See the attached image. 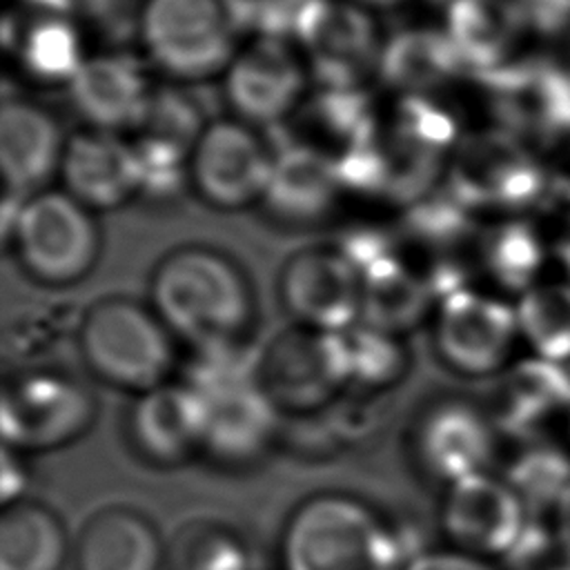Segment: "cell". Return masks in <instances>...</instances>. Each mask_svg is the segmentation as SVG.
Wrapping results in <instances>:
<instances>
[{"label":"cell","mask_w":570,"mask_h":570,"mask_svg":"<svg viewBox=\"0 0 570 570\" xmlns=\"http://www.w3.org/2000/svg\"><path fill=\"white\" fill-rule=\"evenodd\" d=\"M149 305L176 341L196 347L243 343L254 321V292L245 272L223 252L185 245L158 261Z\"/></svg>","instance_id":"6da1fadb"},{"label":"cell","mask_w":570,"mask_h":570,"mask_svg":"<svg viewBox=\"0 0 570 570\" xmlns=\"http://www.w3.org/2000/svg\"><path fill=\"white\" fill-rule=\"evenodd\" d=\"M407 561L394 525L345 492L312 494L283 523V570H405Z\"/></svg>","instance_id":"7a4b0ae2"},{"label":"cell","mask_w":570,"mask_h":570,"mask_svg":"<svg viewBox=\"0 0 570 570\" xmlns=\"http://www.w3.org/2000/svg\"><path fill=\"white\" fill-rule=\"evenodd\" d=\"M76 347L96 379L134 394L171 381L178 367L176 336L151 305L129 296L94 301L76 325Z\"/></svg>","instance_id":"3957f363"},{"label":"cell","mask_w":570,"mask_h":570,"mask_svg":"<svg viewBox=\"0 0 570 570\" xmlns=\"http://www.w3.org/2000/svg\"><path fill=\"white\" fill-rule=\"evenodd\" d=\"M252 0H145L142 45L169 76L200 80L229 67L252 29Z\"/></svg>","instance_id":"277c9868"},{"label":"cell","mask_w":570,"mask_h":570,"mask_svg":"<svg viewBox=\"0 0 570 570\" xmlns=\"http://www.w3.org/2000/svg\"><path fill=\"white\" fill-rule=\"evenodd\" d=\"M4 245L27 276L49 287L82 281L100 254V234L89 207L67 191H36L22 200Z\"/></svg>","instance_id":"5b68a950"},{"label":"cell","mask_w":570,"mask_h":570,"mask_svg":"<svg viewBox=\"0 0 570 570\" xmlns=\"http://www.w3.org/2000/svg\"><path fill=\"white\" fill-rule=\"evenodd\" d=\"M430 334L439 361L465 379L501 376L523 345L514 301L476 285L436 303Z\"/></svg>","instance_id":"8992f818"},{"label":"cell","mask_w":570,"mask_h":570,"mask_svg":"<svg viewBox=\"0 0 570 570\" xmlns=\"http://www.w3.org/2000/svg\"><path fill=\"white\" fill-rule=\"evenodd\" d=\"M445 176V187L470 212H517L548 189L546 163L532 145L497 127L463 136L450 154Z\"/></svg>","instance_id":"52a82bcc"},{"label":"cell","mask_w":570,"mask_h":570,"mask_svg":"<svg viewBox=\"0 0 570 570\" xmlns=\"http://www.w3.org/2000/svg\"><path fill=\"white\" fill-rule=\"evenodd\" d=\"M256 383L289 416L327 412L345 392L341 336L287 325L256 354Z\"/></svg>","instance_id":"ba28073f"},{"label":"cell","mask_w":570,"mask_h":570,"mask_svg":"<svg viewBox=\"0 0 570 570\" xmlns=\"http://www.w3.org/2000/svg\"><path fill=\"white\" fill-rule=\"evenodd\" d=\"M94 414L91 392L73 376L49 367L20 370L2 385V445L16 452L58 450L82 436Z\"/></svg>","instance_id":"9c48e42d"},{"label":"cell","mask_w":570,"mask_h":570,"mask_svg":"<svg viewBox=\"0 0 570 570\" xmlns=\"http://www.w3.org/2000/svg\"><path fill=\"white\" fill-rule=\"evenodd\" d=\"M501 432L476 401L441 396L430 401L410 430L414 465L432 481L452 485L461 479L492 472Z\"/></svg>","instance_id":"30bf717a"},{"label":"cell","mask_w":570,"mask_h":570,"mask_svg":"<svg viewBox=\"0 0 570 570\" xmlns=\"http://www.w3.org/2000/svg\"><path fill=\"white\" fill-rule=\"evenodd\" d=\"M534 519L512 485L494 472L448 485L439 510L450 548L492 561L512 559Z\"/></svg>","instance_id":"8fae6325"},{"label":"cell","mask_w":570,"mask_h":570,"mask_svg":"<svg viewBox=\"0 0 570 570\" xmlns=\"http://www.w3.org/2000/svg\"><path fill=\"white\" fill-rule=\"evenodd\" d=\"M503 129L528 145H554L570 134V76L548 62H505L474 71Z\"/></svg>","instance_id":"7c38bea8"},{"label":"cell","mask_w":570,"mask_h":570,"mask_svg":"<svg viewBox=\"0 0 570 570\" xmlns=\"http://www.w3.org/2000/svg\"><path fill=\"white\" fill-rule=\"evenodd\" d=\"M294 38L307 51L321 87L361 89V82L379 71L383 47L376 24L354 0H305Z\"/></svg>","instance_id":"4fadbf2b"},{"label":"cell","mask_w":570,"mask_h":570,"mask_svg":"<svg viewBox=\"0 0 570 570\" xmlns=\"http://www.w3.org/2000/svg\"><path fill=\"white\" fill-rule=\"evenodd\" d=\"M276 151L247 122L214 120L205 127L189 158V180L205 203L240 209L263 200Z\"/></svg>","instance_id":"5bb4252c"},{"label":"cell","mask_w":570,"mask_h":570,"mask_svg":"<svg viewBox=\"0 0 570 570\" xmlns=\"http://www.w3.org/2000/svg\"><path fill=\"white\" fill-rule=\"evenodd\" d=\"M278 298L292 323L338 334L361 321L363 274L336 247H307L281 267Z\"/></svg>","instance_id":"9a60e30c"},{"label":"cell","mask_w":570,"mask_h":570,"mask_svg":"<svg viewBox=\"0 0 570 570\" xmlns=\"http://www.w3.org/2000/svg\"><path fill=\"white\" fill-rule=\"evenodd\" d=\"M205 432L207 401L183 379L136 394L127 412L131 448L158 468H176L203 454Z\"/></svg>","instance_id":"2e32d148"},{"label":"cell","mask_w":570,"mask_h":570,"mask_svg":"<svg viewBox=\"0 0 570 570\" xmlns=\"http://www.w3.org/2000/svg\"><path fill=\"white\" fill-rule=\"evenodd\" d=\"M305 71L287 40L258 36L227 67L225 94L247 125L276 127L303 96Z\"/></svg>","instance_id":"e0dca14e"},{"label":"cell","mask_w":570,"mask_h":570,"mask_svg":"<svg viewBox=\"0 0 570 570\" xmlns=\"http://www.w3.org/2000/svg\"><path fill=\"white\" fill-rule=\"evenodd\" d=\"M73 0H16L2 22V40L20 69L40 82H71L85 65Z\"/></svg>","instance_id":"ac0fdd59"},{"label":"cell","mask_w":570,"mask_h":570,"mask_svg":"<svg viewBox=\"0 0 570 570\" xmlns=\"http://www.w3.org/2000/svg\"><path fill=\"white\" fill-rule=\"evenodd\" d=\"M207 432L203 454L220 468H247L261 461L278 439L283 412L256 379L234 381L203 394Z\"/></svg>","instance_id":"d6986e66"},{"label":"cell","mask_w":570,"mask_h":570,"mask_svg":"<svg viewBox=\"0 0 570 570\" xmlns=\"http://www.w3.org/2000/svg\"><path fill=\"white\" fill-rule=\"evenodd\" d=\"M568 405L570 367L528 354L497 376L490 414L501 434L525 443L543 439L554 421L566 423Z\"/></svg>","instance_id":"ffe728a7"},{"label":"cell","mask_w":570,"mask_h":570,"mask_svg":"<svg viewBox=\"0 0 570 570\" xmlns=\"http://www.w3.org/2000/svg\"><path fill=\"white\" fill-rule=\"evenodd\" d=\"M60 176L67 194L89 209H114L140 194L134 145L111 131H78L65 142Z\"/></svg>","instance_id":"44dd1931"},{"label":"cell","mask_w":570,"mask_h":570,"mask_svg":"<svg viewBox=\"0 0 570 570\" xmlns=\"http://www.w3.org/2000/svg\"><path fill=\"white\" fill-rule=\"evenodd\" d=\"M158 528L127 505H105L91 512L71 546L73 570H165Z\"/></svg>","instance_id":"7402d4cb"},{"label":"cell","mask_w":570,"mask_h":570,"mask_svg":"<svg viewBox=\"0 0 570 570\" xmlns=\"http://www.w3.org/2000/svg\"><path fill=\"white\" fill-rule=\"evenodd\" d=\"M69 89L78 114L100 131L138 129L154 96L142 62L122 53L85 60Z\"/></svg>","instance_id":"603a6c76"},{"label":"cell","mask_w":570,"mask_h":570,"mask_svg":"<svg viewBox=\"0 0 570 570\" xmlns=\"http://www.w3.org/2000/svg\"><path fill=\"white\" fill-rule=\"evenodd\" d=\"M65 142L56 120L38 105L4 96L0 111V163L4 191L29 198L60 169Z\"/></svg>","instance_id":"cb8c5ba5"},{"label":"cell","mask_w":570,"mask_h":570,"mask_svg":"<svg viewBox=\"0 0 570 570\" xmlns=\"http://www.w3.org/2000/svg\"><path fill=\"white\" fill-rule=\"evenodd\" d=\"M343 189L336 163L305 145L285 142L276 149L263 207L285 225H312L330 214Z\"/></svg>","instance_id":"d4e9b609"},{"label":"cell","mask_w":570,"mask_h":570,"mask_svg":"<svg viewBox=\"0 0 570 570\" xmlns=\"http://www.w3.org/2000/svg\"><path fill=\"white\" fill-rule=\"evenodd\" d=\"M528 27H532L528 0H452L445 4V33L463 67L472 71L510 62Z\"/></svg>","instance_id":"484cf974"},{"label":"cell","mask_w":570,"mask_h":570,"mask_svg":"<svg viewBox=\"0 0 570 570\" xmlns=\"http://www.w3.org/2000/svg\"><path fill=\"white\" fill-rule=\"evenodd\" d=\"M552 263L548 238L530 223L505 218L476 238L474 267L485 278V289L505 298H519L546 276Z\"/></svg>","instance_id":"4316f807"},{"label":"cell","mask_w":570,"mask_h":570,"mask_svg":"<svg viewBox=\"0 0 570 570\" xmlns=\"http://www.w3.org/2000/svg\"><path fill=\"white\" fill-rule=\"evenodd\" d=\"M292 136L289 142L312 147L334 163L379 138L365 91L327 87H321L318 94L298 107Z\"/></svg>","instance_id":"83f0119b"},{"label":"cell","mask_w":570,"mask_h":570,"mask_svg":"<svg viewBox=\"0 0 570 570\" xmlns=\"http://www.w3.org/2000/svg\"><path fill=\"white\" fill-rule=\"evenodd\" d=\"M436 296L423 274L401 254L387 256L363 272L361 321L401 336L432 318Z\"/></svg>","instance_id":"f1b7e54d"},{"label":"cell","mask_w":570,"mask_h":570,"mask_svg":"<svg viewBox=\"0 0 570 570\" xmlns=\"http://www.w3.org/2000/svg\"><path fill=\"white\" fill-rule=\"evenodd\" d=\"M463 69L445 29L412 27L394 33L381 51V78L403 96H425Z\"/></svg>","instance_id":"f546056e"},{"label":"cell","mask_w":570,"mask_h":570,"mask_svg":"<svg viewBox=\"0 0 570 570\" xmlns=\"http://www.w3.org/2000/svg\"><path fill=\"white\" fill-rule=\"evenodd\" d=\"M62 519L45 503L18 499L0 514V570H62L71 554Z\"/></svg>","instance_id":"4dcf8cb0"},{"label":"cell","mask_w":570,"mask_h":570,"mask_svg":"<svg viewBox=\"0 0 570 570\" xmlns=\"http://www.w3.org/2000/svg\"><path fill=\"white\" fill-rule=\"evenodd\" d=\"M501 476L512 485L523 505L550 519L552 510L570 488V448L548 436L519 443Z\"/></svg>","instance_id":"1f68e13d"},{"label":"cell","mask_w":570,"mask_h":570,"mask_svg":"<svg viewBox=\"0 0 570 570\" xmlns=\"http://www.w3.org/2000/svg\"><path fill=\"white\" fill-rule=\"evenodd\" d=\"M514 305L530 354L570 367V283L561 276L543 278Z\"/></svg>","instance_id":"d6a6232c"},{"label":"cell","mask_w":570,"mask_h":570,"mask_svg":"<svg viewBox=\"0 0 570 570\" xmlns=\"http://www.w3.org/2000/svg\"><path fill=\"white\" fill-rule=\"evenodd\" d=\"M347 390L383 392L399 383L407 372L410 356L401 336L372 327L363 321L338 332Z\"/></svg>","instance_id":"836d02e7"},{"label":"cell","mask_w":570,"mask_h":570,"mask_svg":"<svg viewBox=\"0 0 570 570\" xmlns=\"http://www.w3.org/2000/svg\"><path fill=\"white\" fill-rule=\"evenodd\" d=\"M165 570H252L243 537L216 519H189L165 550Z\"/></svg>","instance_id":"e575fe53"},{"label":"cell","mask_w":570,"mask_h":570,"mask_svg":"<svg viewBox=\"0 0 570 570\" xmlns=\"http://www.w3.org/2000/svg\"><path fill=\"white\" fill-rule=\"evenodd\" d=\"M205 127L207 125L203 105L191 91L178 87H163L154 89L138 131L140 136L165 140L191 154Z\"/></svg>","instance_id":"d590c367"},{"label":"cell","mask_w":570,"mask_h":570,"mask_svg":"<svg viewBox=\"0 0 570 570\" xmlns=\"http://www.w3.org/2000/svg\"><path fill=\"white\" fill-rule=\"evenodd\" d=\"M134 149L140 165V196L167 200L185 187L189 178V151L147 136H138Z\"/></svg>","instance_id":"8d00e7d4"},{"label":"cell","mask_w":570,"mask_h":570,"mask_svg":"<svg viewBox=\"0 0 570 570\" xmlns=\"http://www.w3.org/2000/svg\"><path fill=\"white\" fill-rule=\"evenodd\" d=\"M73 4L111 36L129 33L138 22L136 13L140 18L142 11V2L138 0H73Z\"/></svg>","instance_id":"74e56055"},{"label":"cell","mask_w":570,"mask_h":570,"mask_svg":"<svg viewBox=\"0 0 570 570\" xmlns=\"http://www.w3.org/2000/svg\"><path fill=\"white\" fill-rule=\"evenodd\" d=\"M405 570H501L497 561L456 548H439L412 554Z\"/></svg>","instance_id":"f35d334b"},{"label":"cell","mask_w":570,"mask_h":570,"mask_svg":"<svg viewBox=\"0 0 570 570\" xmlns=\"http://www.w3.org/2000/svg\"><path fill=\"white\" fill-rule=\"evenodd\" d=\"M550 158L546 163L548 187L570 207V134L548 147Z\"/></svg>","instance_id":"ab89813d"},{"label":"cell","mask_w":570,"mask_h":570,"mask_svg":"<svg viewBox=\"0 0 570 570\" xmlns=\"http://www.w3.org/2000/svg\"><path fill=\"white\" fill-rule=\"evenodd\" d=\"M548 247L552 256V265L559 269V276L570 283V207L557 218L550 236Z\"/></svg>","instance_id":"60d3db41"},{"label":"cell","mask_w":570,"mask_h":570,"mask_svg":"<svg viewBox=\"0 0 570 570\" xmlns=\"http://www.w3.org/2000/svg\"><path fill=\"white\" fill-rule=\"evenodd\" d=\"M24 474L18 463V452L2 445V505L22 499Z\"/></svg>","instance_id":"b9f144b4"},{"label":"cell","mask_w":570,"mask_h":570,"mask_svg":"<svg viewBox=\"0 0 570 570\" xmlns=\"http://www.w3.org/2000/svg\"><path fill=\"white\" fill-rule=\"evenodd\" d=\"M550 528H552L557 554L563 559H570V488L552 510Z\"/></svg>","instance_id":"7bdbcfd3"},{"label":"cell","mask_w":570,"mask_h":570,"mask_svg":"<svg viewBox=\"0 0 570 570\" xmlns=\"http://www.w3.org/2000/svg\"><path fill=\"white\" fill-rule=\"evenodd\" d=\"M541 570H570V559H563V557H552V561H548Z\"/></svg>","instance_id":"ee69618b"},{"label":"cell","mask_w":570,"mask_h":570,"mask_svg":"<svg viewBox=\"0 0 570 570\" xmlns=\"http://www.w3.org/2000/svg\"><path fill=\"white\" fill-rule=\"evenodd\" d=\"M354 2H358L363 7H390V4H396L401 0H354Z\"/></svg>","instance_id":"f6af8a7d"},{"label":"cell","mask_w":570,"mask_h":570,"mask_svg":"<svg viewBox=\"0 0 570 570\" xmlns=\"http://www.w3.org/2000/svg\"><path fill=\"white\" fill-rule=\"evenodd\" d=\"M563 425L568 428V436H570V405H568V414H566V423Z\"/></svg>","instance_id":"bcb514c9"},{"label":"cell","mask_w":570,"mask_h":570,"mask_svg":"<svg viewBox=\"0 0 570 570\" xmlns=\"http://www.w3.org/2000/svg\"><path fill=\"white\" fill-rule=\"evenodd\" d=\"M430 2H441V4H448V2H452V0H430Z\"/></svg>","instance_id":"7dc6e473"}]
</instances>
